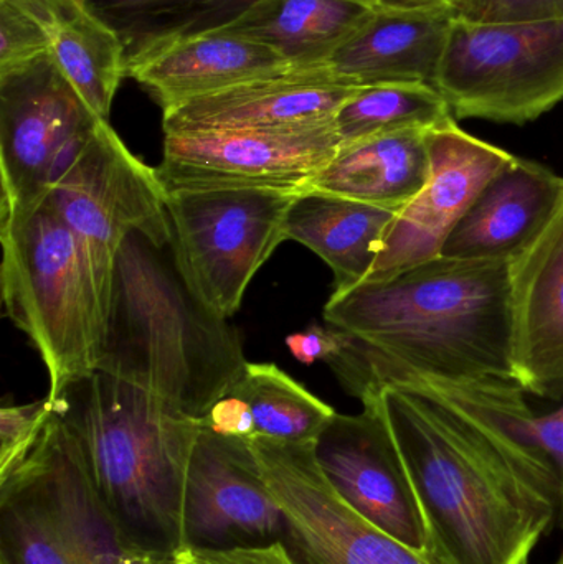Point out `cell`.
Returning <instances> with one entry per match:
<instances>
[{"instance_id": "obj_10", "label": "cell", "mask_w": 563, "mask_h": 564, "mask_svg": "<svg viewBox=\"0 0 563 564\" xmlns=\"http://www.w3.org/2000/svg\"><path fill=\"white\" fill-rule=\"evenodd\" d=\"M340 149L336 122L294 129H228L165 134L155 169L165 194L260 191L303 194Z\"/></svg>"}, {"instance_id": "obj_9", "label": "cell", "mask_w": 563, "mask_h": 564, "mask_svg": "<svg viewBox=\"0 0 563 564\" xmlns=\"http://www.w3.org/2000/svg\"><path fill=\"white\" fill-rule=\"evenodd\" d=\"M45 200L86 245L106 302L116 257L129 235L142 231L154 240H172L158 172L126 148L108 121L98 126Z\"/></svg>"}, {"instance_id": "obj_18", "label": "cell", "mask_w": 563, "mask_h": 564, "mask_svg": "<svg viewBox=\"0 0 563 564\" xmlns=\"http://www.w3.org/2000/svg\"><path fill=\"white\" fill-rule=\"evenodd\" d=\"M563 198V177L516 158L492 175L450 235L440 257L511 260L548 224Z\"/></svg>"}, {"instance_id": "obj_11", "label": "cell", "mask_w": 563, "mask_h": 564, "mask_svg": "<svg viewBox=\"0 0 563 564\" xmlns=\"http://www.w3.org/2000/svg\"><path fill=\"white\" fill-rule=\"evenodd\" d=\"M257 457L271 496L288 519L284 545L300 564H440L367 522L324 476L316 441L281 443L255 437Z\"/></svg>"}, {"instance_id": "obj_1", "label": "cell", "mask_w": 563, "mask_h": 564, "mask_svg": "<svg viewBox=\"0 0 563 564\" xmlns=\"http://www.w3.org/2000/svg\"><path fill=\"white\" fill-rule=\"evenodd\" d=\"M376 397L405 464L440 564H528L557 519L548 460L472 398L397 375Z\"/></svg>"}, {"instance_id": "obj_15", "label": "cell", "mask_w": 563, "mask_h": 564, "mask_svg": "<svg viewBox=\"0 0 563 564\" xmlns=\"http://www.w3.org/2000/svg\"><path fill=\"white\" fill-rule=\"evenodd\" d=\"M515 364L526 393L563 397V198L511 258Z\"/></svg>"}, {"instance_id": "obj_26", "label": "cell", "mask_w": 563, "mask_h": 564, "mask_svg": "<svg viewBox=\"0 0 563 564\" xmlns=\"http://www.w3.org/2000/svg\"><path fill=\"white\" fill-rule=\"evenodd\" d=\"M231 394H237L250 406L255 437L281 443L317 441L336 416L333 406L314 397L273 364L248 361L247 370Z\"/></svg>"}, {"instance_id": "obj_28", "label": "cell", "mask_w": 563, "mask_h": 564, "mask_svg": "<svg viewBox=\"0 0 563 564\" xmlns=\"http://www.w3.org/2000/svg\"><path fill=\"white\" fill-rule=\"evenodd\" d=\"M453 387L496 414L548 460L559 487L555 523L563 530V404L544 416H535L526 403V391L518 383L491 380Z\"/></svg>"}, {"instance_id": "obj_19", "label": "cell", "mask_w": 563, "mask_h": 564, "mask_svg": "<svg viewBox=\"0 0 563 564\" xmlns=\"http://www.w3.org/2000/svg\"><path fill=\"white\" fill-rule=\"evenodd\" d=\"M455 19L456 12L373 9L323 69L353 88L433 85Z\"/></svg>"}, {"instance_id": "obj_12", "label": "cell", "mask_w": 563, "mask_h": 564, "mask_svg": "<svg viewBox=\"0 0 563 564\" xmlns=\"http://www.w3.org/2000/svg\"><path fill=\"white\" fill-rule=\"evenodd\" d=\"M182 527L192 549L286 543V516L264 482L250 441L202 427L188 464Z\"/></svg>"}, {"instance_id": "obj_39", "label": "cell", "mask_w": 563, "mask_h": 564, "mask_svg": "<svg viewBox=\"0 0 563 564\" xmlns=\"http://www.w3.org/2000/svg\"><path fill=\"white\" fill-rule=\"evenodd\" d=\"M0 564H7V563L0 562Z\"/></svg>"}, {"instance_id": "obj_6", "label": "cell", "mask_w": 563, "mask_h": 564, "mask_svg": "<svg viewBox=\"0 0 563 564\" xmlns=\"http://www.w3.org/2000/svg\"><path fill=\"white\" fill-rule=\"evenodd\" d=\"M433 86L456 119L535 121L563 101V19L472 23L456 17Z\"/></svg>"}, {"instance_id": "obj_32", "label": "cell", "mask_w": 563, "mask_h": 564, "mask_svg": "<svg viewBox=\"0 0 563 564\" xmlns=\"http://www.w3.org/2000/svg\"><path fill=\"white\" fill-rule=\"evenodd\" d=\"M344 340L346 332L340 328L331 324H311L304 330L288 335L286 345L300 364L311 367L316 361L327 364L343 348Z\"/></svg>"}, {"instance_id": "obj_22", "label": "cell", "mask_w": 563, "mask_h": 564, "mask_svg": "<svg viewBox=\"0 0 563 564\" xmlns=\"http://www.w3.org/2000/svg\"><path fill=\"white\" fill-rule=\"evenodd\" d=\"M372 13L360 0H257L221 30L270 46L294 69H317Z\"/></svg>"}, {"instance_id": "obj_5", "label": "cell", "mask_w": 563, "mask_h": 564, "mask_svg": "<svg viewBox=\"0 0 563 564\" xmlns=\"http://www.w3.org/2000/svg\"><path fill=\"white\" fill-rule=\"evenodd\" d=\"M2 301L48 371L46 397L98 370L106 302L82 238L48 202L0 217Z\"/></svg>"}, {"instance_id": "obj_20", "label": "cell", "mask_w": 563, "mask_h": 564, "mask_svg": "<svg viewBox=\"0 0 563 564\" xmlns=\"http://www.w3.org/2000/svg\"><path fill=\"white\" fill-rule=\"evenodd\" d=\"M399 210L307 191L288 212L284 237L310 248L333 270L334 292L362 284Z\"/></svg>"}, {"instance_id": "obj_7", "label": "cell", "mask_w": 563, "mask_h": 564, "mask_svg": "<svg viewBox=\"0 0 563 564\" xmlns=\"http://www.w3.org/2000/svg\"><path fill=\"white\" fill-rule=\"evenodd\" d=\"M300 194L230 188L165 194L182 274L215 312L237 314L248 285L283 241Z\"/></svg>"}, {"instance_id": "obj_36", "label": "cell", "mask_w": 563, "mask_h": 564, "mask_svg": "<svg viewBox=\"0 0 563 564\" xmlns=\"http://www.w3.org/2000/svg\"><path fill=\"white\" fill-rule=\"evenodd\" d=\"M175 564H191V563H188V560L185 558L184 552H178L177 555H175Z\"/></svg>"}, {"instance_id": "obj_37", "label": "cell", "mask_w": 563, "mask_h": 564, "mask_svg": "<svg viewBox=\"0 0 563 564\" xmlns=\"http://www.w3.org/2000/svg\"><path fill=\"white\" fill-rule=\"evenodd\" d=\"M360 2L367 3V6L373 7V9H376L377 0H360Z\"/></svg>"}, {"instance_id": "obj_8", "label": "cell", "mask_w": 563, "mask_h": 564, "mask_svg": "<svg viewBox=\"0 0 563 564\" xmlns=\"http://www.w3.org/2000/svg\"><path fill=\"white\" fill-rule=\"evenodd\" d=\"M102 119L66 82L50 53L0 75V217L45 202Z\"/></svg>"}, {"instance_id": "obj_21", "label": "cell", "mask_w": 563, "mask_h": 564, "mask_svg": "<svg viewBox=\"0 0 563 564\" xmlns=\"http://www.w3.org/2000/svg\"><path fill=\"white\" fill-rule=\"evenodd\" d=\"M429 132H393L344 145L310 191L402 210L429 181Z\"/></svg>"}, {"instance_id": "obj_4", "label": "cell", "mask_w": 563, "mask_h": 564, "mask_svg": "<svg viewBox=\"0 0 563 564\" xmlns=\"http://www.w3.org/2000/svg\"><path fill=\"white\" fill-rule=\"evenodd\" d=\"M52 403L121 532L151 552H182L185 480L201 421L99 370L72 381Z\"/></svg>"}, {"instance_id": "obj_14", "label": "cell", "mask_w": 563, "mask_h": 564, "mask_svg": "<svg viewBox=\"0 0 563 564\" xmlns=\"http://www.w3.org/2000/svg\"><path fill=\"white\" fill-rule=\"evenodd\" d=\"M429 144V181L387 228L364 282L387 280L439 258L479 192L512 159L505 149L463 131L456 119L430 131Z\"/></svg>"}, {"instance_id": "obj_3", "label": "cell", "mask_w": 563, "mask_h": 564, "mask_svg": "<svg viewBox=\"0 0 563 564\" xmlns=\"http://www.w3.org/2000/svg\"><path fill=\"white\" fill-rule=\"evenodd\" d=\"M247 365L237 328L188 285L172 240L129 235L116 257L98 370L202 421Z\"/></svg>"}, {"instance_id": "obj_13", "label": "cell", "mask_w": 563, "mask_h": 564, "mask_svg": "<svg viewBox=\"0 0 563 564\" xmlns=\"http://www.w3.org/2000/svg\"><path fill=\"white\" fill-rule=\"evenodd\" d=\"M362 406L359 414L336 413L317 437V463L350 509L430 555L425 519L379 401L370 397Z\"/></svg>"}, {"instance_id": "obj_31", "label": "cell", "mask_w": 563, "mask_h": 564, "mask_svg": "<svg viewBox=\"0 0 563 564\" xmlns=\"http://www.w3.org/2000/svg\"><path fill=\"white\" fill-rule=\"evenodd\" d=\"M456 17L472 23L563 19V0H459Z\"/></svg>"}, {"instance_id": "obj_23", "label": "cell", "mask_w": 563, "mask_h": 564, "mask_svg": "<svg viewBox=\"0 0 563 564\" xmlns=\"http://www.w3.org/2000/svg\"><path fill=\"white\" fill-rule=\"evenodd\" d=\"M50 56L66 82L102 121L109 122L126 76L121 36L85 0H66L50 26Z\"/></svg>"}, {"instance_id": "obj_17", "label": "cell", "mask_w": 563, "mask_h": 564, "mask_svg": "<svg viewBox=\"0 0 563 564\" xmlns=\"http://www.w3.org/2000/svg\"><path fill=\"white\" fill-rule=\"evenodd\" d=\"M291 69L270 46L221 29L174 40L126 62V76L148 89L162 111Z\"/></svg>"}, {"instance_id": "obj_38", "label": "cell", "mask_w": 563, "mask_h": 564, "mask_svg": "<svg viewBox=\"0 0 563 564\" xmlns=\"http://www.w3.org/2000/svg\"><path fill=\"white\" fill-rule=\"evenodd\" d=\"M554 564H563V553L561 555V558H559L557 562H555Z\"/></svg>"}, {"instance_id": "obj_33", "label": "cell", "mask_w": 563, "mask_h": 564, "mask_svg": "<svg viewBox=\"0 0 563 564\" xmlns=\"http://www.w3.org/2000/svg\"><path fill=\"white\" fill-rule=\"evenodd\" d=\"M182 552L191 564H300L283 542L234 550H204L185 546Z\"/></svg>"}, {"instance_id": "obj_16", "label": "cell", "mask_w": 563, "mask_h": 564, "mask_svg": "<svg viewBox=\"0 0 563 564\" xmlns=\"http://www.w3.org/2000/svg\"><path fill=\"white\" fill-rule=\"evenodd\" d=\"M357 89L337 82L323 68L291 69L165 109L164 132L327 124Z\"/></svg>"}, {"instance_id": "obj_2", "label": "cell", "mask_w": 563, "mask_h": 564, "mask_svg": "<svg viewBox=\"0 0 563 564\" xmlns=\"http://www.w3.org/2000/svg\"><path fill=\"white\" fill-rule=\"evenodd\" d=\"M324 321L346 332L326 365L359 400L392 375L448 384L518 383L511 260L439 257L333 292Z\"/></svg>"}, {"instance_id": "obj_30", "label": "cell", "mask_w": 563, "mask_h": 564, "mask_svg": "<svg viewBox=\"0 0 563 564\" xmlns=\"http://www.w3.org/2000/svg\"><path fill=\"white\" fill-rule=\"evenodd\" d=\"M53 416V403L33 401L0 411V480L7 479L32 453Z\"/></svg>"}, {"instance_id": "obj_35", "label": "cell", "mask_w": 563, "mask_h": 564, "mask_svg": "<svg viewBox=\"0 0 563 564\" xmlns=\"http://www.w3.org/2000/svg\"><path fill=\"white\" fill-rule=\"evenodd\" d=\"M459 0H377L376 9L393 12H458Z\"/></svg>"}, {"instance_id": "obj_29", "label": "cell", "mask_w": 563, "mask_h": 564, "mask_svg": "<svg viewBox=\"0 0 563 564\" xmlns=\"http://www.w3.org/2000/svg\"><path fill=\"white\" fill-rule=\"evenodd\" d=\"M65 0H0V75L50 52V26Z\"/></svg>"}, {"instance_id": "obj_27", "label": "cell", "mask_w": 563, "mask_h": 564, "mask_svg": "<svg viewBox=\"0 0 563 564\" xmlns=\"http://www.w3.org/2000/svg\"><path fill=\"white\" fill-rule=\"evenodd\" d=\"M446 99L433 85H380L359 88L337 111L340 148L377 135L433 131L455 121Z\"/></svg>"}, {"instance_id": "obj_24", "label": "cell", "mask_w": 563, "mask_h": 564, "mask_svg": "<svg viewBox=\"0 0 563 564\" xmlns=\"http://www.w3.org/2000/svg\"><path fill=\"white\" fill-rule=\"evenodd\" d=\"M0 562L78 564L32 456L0 480Z\"/></svg>"}, {"instance_id": "obj_25", "label": "cell", "mask_w": 563, "mask_h": 564, "mask_svg": "<svg viewBox=\"0 0 563 564\" xmlns=\"http://www.w3.org/2000/svg\"><path fill=\"white\" fill-rule=\"evenodd\" d=\"M121 36L126 62L184 36L227 26L257 0H85Z\"/></svg>"}, {"instance_id": "obj_34", "label": "cell", "mask_w": 563, "mask_h": 564, "mask_svg": "<svg viewBox=\"0 0 563 564\" xmlns=\"http://www.w3.org/2000/svg\"><path fill=\"white\" fill-rule=\"evenodd\" d=\"M202 427L218 436L253 440L255 421L247 401L237 394H227L214 404L207 416L201 421Z\"/></svg>"}]
</instances>
